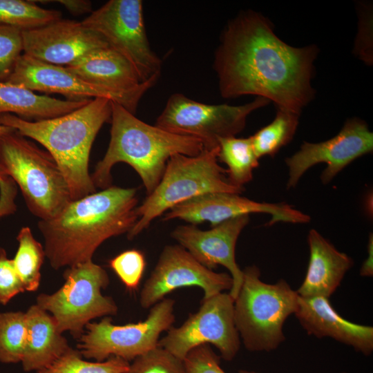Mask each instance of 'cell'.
<instances>
[{
    "label": "cell",
    "instance_id": "6da1fadb",
    "mask_svg": "<svg viewBox=\"0 0 373 373\" xmlns=\"http://www.w3.org/2000/svg\"><path fill=\"white\" fill-rule=\"evenodd\" d=\"M317 52L315 46L287 44L264 16L243 12L228 23L215 53L220 93L224 98L256 95L300 113L314 97L311 79Z\"/></svg>",
    "mask_w": 373,
    "mask_h": 373
},
{
    "label": "cell",
    "instance_id": "7a4b0ae2",
    "mask_svg": "<svg viewBox=\"0 0 373 373\" xmlns=\"http://www.w3.org/2000/svg\"><path fill=\"white\" fill-rule=\"evenodd\" d=\"M136 188L111 186L70 201L55 218L39 220L45 254L55 269L92 260L107 239L127 233L138 220Z\"/></svg>",
    "mask_w": 373,
    "mask_h": 373
},
{
    "label": "cell",
    "instance_id": "3957f363",
    "mask_svg": "<svg viewBox=\"0 0 373 373\" xmlns=\"http://www.w3.org/2000/svg\"><path fill=\"white\" fill-rule=\"evenodd\" d=\"M111 102L96 97L70 113L39 121L3 114L0 124L44 146L59 166L72 201L76 200L96 191L88 171L90 153L98 132L111 121Z\"/></svg>",
    "mask_w": 373,
    "mask_h": 373
},
{
    "label": "cell",
    "instance_id": "277c9868",
    "mask_svg": "<svg viewBox=\"0 0 373 373\" xmlns=\"http://www.w3.org/2000/svg\"><path fill=\"white\" fill-rule=\"evenodd\" d=\"M111 123L108 149L91 175L95 188L112 186L111 169L124 162L136 171L149 195L160 181L172 155L195 156L204 149L199 139L146 124L114 102H111Z\"/></svg>",
    "mask_w": 373,
    "mask_h": 373
},
{
    "label": "cell",
    "instance_id": "5b68a950",
    "mask_svg": "<svg viewBox=\"0 0 373 373\" xmlns=\"http://www.w3.org/2000/svg\"><path fill=\"white\" fill-rule=\"evenodd\" d=\"M0 173L18 184L29 210L40 220L55 218L72 201L53 157L15 129L0 137Z\"/></svg>",
    "mask_w": 373,
    "mask_h": 373
},
{
    "label": "cell",
    "instance_id": "8992f818",
    "mask_svg": "<svg viewBox=\"0 0 373 373\" xmlns=\"http://www.w3.org/2000/svg\"><path fill=\"white\" fill-rule=\"evenodd\" d=\"M242 271V284L234 300L240 338L251 352L276 350L285 340L283 325L297 310L298 294L284 279L274 284L264 283L255 265Z\"/></svg>",
    "mask_w": 373,
    "mask_h": 373
},
{
    "label": "cell",
    "instance_id": "52a82bcc",
    "mask_svg": "<svg viewBox=\"0 0 373 373\" xmlns=\"http://www.w3.org/2000/svg\"><path fill=\"white\" fill-rule=\"evenodd\" d=\"M218 149H204L195 156L172 155L157 186L137 207L138 220L128 232V239L133 240L156 218L175 205L198 195L209 193L240 194L244 189L232 185L226 169L219 164Z\"/></svg>",
    "mask_w": 373,
    "mask_h": 373
},
{
    "label": "cell",
    "instance_id": "ba28073f",
    "mask_svg": "<svg viewBox=\"0 0 373 373\" xmlns=\"http://www.w3.org/2000/svg\"><path fill=\"white\" fill-rule=\"evenodd\" d=\"M63 276L60 289L37 298V305L51 314L61 333L69 332L79 338L91 320L117 313L113 299L102 294L109 284L102 267L88 260L68 267Z\"/></svg>",
    "mask_w": 373,
    "mask_h": 373
},
{
    "label": "cell",
    "instance_id": "9c48e42d",
    "mask_svg": "<svg viewBox=\"0 0 373 373\" xmlns=\"http://www.w3.org/2000/svg\"><path fill=\"white\" fill-rule=\"evenodd\" d=\"M175 300L164 298L151 307L146 318L137 323L117 325L109 316L89 323L79 338V353L86 358L104 361L117 356L127 361L155 348L161 334L175 322Z\"/></svg>",
    "mask_w": 373,
    "mask_h": 373
},
{
    "label": "cell",
    "instance_id": "30bf717a",
    "mask_svg": "<svg viewBox=\"0 0 373 373\" xmlns=\"http://www.w3.org/2000/svg\"><path fill=\"white\" fill-rule=\"evenodd\" d=\"M269 102L257 97L240 106L211 105L174 93L169 97L155 125L174 134L198 138L204 149H213L218 147L220 139L240 133L248 115Z\"/></svg>",
    "mask_w": 373,
    "mask_h": 373
},
{
    "label": "cell",
    "instance_id": "8fae6325",
    "mask_svg": "<svg viewBox=\"0 0 373 373\" xmlns=\"http://www.w3.org/2000/svg\"><path fill=\"white\" fill-rule=\"evenodd\" d=\"M82 23L126 59L142 82L160 76L162 61L149 44L142 1L110 0Z\"/></svg>",
    "mask_w": 373,
    "mask_h": 373
},
{
    "label": "cell",
    "instance_id": "7c38bea8",
    "mask_svg": "<svg viewBox=\"0 0 373 373\" xmlns=\"http://www.w3.org/2000/svg\"><path fill=\"white\" fill-rule=\"evenodd\" d=\"M204 344L215 346L226 361L233 360L240 350L234 300L229 293L202 299L197 312L191 314L180 326H172L158 342V346L183 361L192 349Z\"/></svg>",
    "mask_w": 373,
    "mask_h": 373
},
{
    "label": "cell",
    "instance_id": "4fadbf2b",
    "mask_svg": "<svg viewBox=\"0 0 373 373\" xmlns=\"http://www.w3.org/2000/svg\"><path fill=\"white\" fill-rule=\"evenodd\" d=\"M373 150V133L365 121L347 119L339 133L324 142H303L300 149L285 159L288 167L287 189L294 188L313 166L325 163L321 181L327 184L356 159Z\"/></svg>",
    "mask_w": 373,
    "mask_h": 373
},
{
    "label": "cell",
    "instance_id": "5bb4252c",
    "mask_svg": "<svg viewBox=\"0 0 373 373\" xmlns=\"http://www.w3.org/2000/svg\"><path fill=\"white\" fill-rule=\"evenodd\" d=\"M232 278L227 273H218L195 260L179 245L165 246L140 295V304L149 309L174 290L198 287L209 298L232 287Z\"/></svg>",
    "mask_w": 373,
    "mask_h": 373
},
{
    "label": "cell",
    "instance_id": "9a60e30c",
    "mask_svg": "<svg viewBox=\"0 0 373 373\" xmlns=\"http://www.w3.org/2000/svg\"><path fill=\"white\" fill-rule=\"evenodd\" d=\"M251 213H266L271 216L267 225L283 222L305 224L309 216L285 202H260L238 193H209L180 203L163 214L162 220H182L197 225L209 222L215 227L228 220Z\"/></svg>",
    "mask_w": 373,
    "mask_h": 373
},
{
    "label": "cell",
    "instance_id": "2e32d148",
    "mask_svg": "<svg viewBox=\"0 0 373 373\" xmlns=\"http://www.w3.org/2000/svg\"><path fill=\"white\" fill-rule=\"evenodd\" d=\"M249 220V215H242L208 230L186 224L178 226L171 233V238L179 245L207 268L213 270L222 265L229 271L233 280L229 294L233 300L243 281V271L236 261V245Z\"/></svg>",
    "mask_w": 373,
    "mask_h": 373
},
{
    "label": "cell",
    "instance_id": "e0dca14e",
    "mask_svg": "<svg viewBox=\"0 0 373 373\" xmlns=\"http://www.w3.org/2000/svg\"><path fill=\"white\" fill-rule=\"evenodd\" d=\"M6 82L33 92L60 94L70 101L105 97L120 104L133 114L137 108V105L126 97L86 82L65 66L47 64L24 53L19 57L14 71Z\"/></svg>",
    "mask_w": 373,
    "mask_h": 373
},
{
    "label": "cell",
    "instance_id": "ac0fdd59",
    "mask_svg": "<svg viewBox=\"0 0 373 373\" xmlns=\"http://www.w3.org/2000/svg\"><path fill=\"white\" fill-rule=\"evenodd\" d=\"M23 53L39 61L67 66L88 52L108 46L99 33L82 21L60 19L22 31Z\"/></svg>",
    "mask_w": 373,
    "mask_h": 373
},
{
    "label": "cell",
    "instance_id": "d6986e66",
    "mask_svg": "<svg viewBox=\"0 0 373 373\" xmlns=\"http://www.w3.org/2000/svg\"><path fill=\"white\" fill-rule=\"evenodd\" d=\"M66 68L86 82L122 95L137 106L159 78L142 82L131 63L109 46L93 50Z\"/></svg>",
    "mask_w": 373,
    "mask_h": 373
},
{
    "label": "cell",
    "instance_id": "ffe728a7",
    "mask_svg": "<svg viewBox=\"0 0 373 373\" xmlns=\"http://www.w3.org/2000/svg\"><path fill=\"white\" fill-rule=\"evenodd\" d=\"M294 315L309 335L318 338H331L365 356L373 352V327L345 319L327 298L298 296Z\"/></svg>",
    "mask_w": 373,
    "mask_h": 373
},
{
    "label": "cell",
    "instance_id": "44dd1931",
    "mask_svg": "<svg viewBox=\"0 0 373 373\" xmlns=\"http://www.w3.org/2000/svg\"><path fill=\"white\" fill-rule=\"evenodd\" d=\"M309 259L305 277L296 292L301 297L329 298L354 265L352 258L338 251L317 230L307 236Z\"/></svg>",
    "mask_w": 373,
    "mask_h": 373
},
{
    "label": "cell",
    "instance_id": "7402d4cb",
    "mask_svg": "<svg viewBox=\"0 0 373 373\" xmlns=\"http://www.w3.org/2000/svg\"><path fill=\"white\" fill-rule=\"evenodd\" d=\"M27 336L21 360L24 371H38L53 363L71 347L54 318L37 304L26 312Z\"/></svg>",
    "mask_w": 373,
    "mask_h": 373
},
{
    "label": "cell",
    "instance_id": "603a6c76",
    "mask_svg": "<svg viewBox=\"0 0 373 373\" xmlns=\"http://www.w3.org/2000/svg\"><path fill=\"white\" fill-rule=\"evenodd\" d=\"M90 100H61L37 95L19 85L0 82V115L10 113L26 120L39 121L70 113Z\"/></svg>",
    "mask_w": 373,
    "mask_h": 373
},
{
    "label": "cell",
    "instance_id": "cb8c5ba5",
    "mask_svg": "<svg viewBox=\"0 0 373 373\" xmlns=\"http://www.w3.org/2000/svg\"><path fill=\"white\" fill-rule=\"evenodd\" d=\"M218 148V160L227 165L229 182L244 189V185L252 180L254 170L259 165L260 159L256 154L251 137L222 138Z\"/></svg>",
    "mask_w": 373,
    "mask_h": 373
},
{
    "label": "cell",
    "instance_id": "d4e9b609",
    "mask_svg": "<svg viewBox=\"0 0 373 373\" xmlns=\"http://www.w3.org/2000/svg\"><path fill=\"white\" fill-rule=\"evenodd\" d=\"M300 113L277 108L274 120L250 136L259 159L274 156L294 137L299 122Z\"/></svg>",
    "mask_w": 373,
    "mask_h": 373
},
{
    "label": "cell",
    "instance_id": "484cf974",
    "mask_svg": "<svg viewBox=\"0 0 373 373\" xmlns=\"http://www.w3.org/2000/svg\"><path fill=\"white\" fill-rule=\"evenodd\" d=\"M17 240L19 246L12 259L15 267L26 291H35L40 284V270L46 256L45 250L28 227L20 229Z\"/></svg>",
    "mask_w": 373,
    "mask_h": 373
},
{
    "label": "cell",
    "instance_id": "4316f807",
    "mask_svg": "<svg viewBox=\"0 0 373 373\" xmlns=\"http://www.w3.org/2000/svg\"><path fill=\"white\" fill-rule=\"evenodd\" d=\"M60 19V11L43 8L34 1L0 0V25L25 31L42 27Z\"/></svg>",
    "mask_w": 373,
    "mask_h": 373
},
{
    "label": "cell",
    "instance_id": "83f0119b",
    "mask_svg": "<svg viewBox=\"0 0 373 373\" xmlns=\"http://www.w3.org/2000/svg\"><path fill=\"white\" fill-rule=\"evenodd\" d=\"M26 336V313L0 314V361L5 363L21 362Z\"/></svg>",
    "mask_w": 373,
    "mask_h": 373
},
{
    "label": "cell",
    "instance_id": "f1b7e54d",
    "mask_svg": "<svg viewBox=\"0 0 373 373\" xmlns=\"http://www.w3.org/2000/svg\"><path fill=\"white\" fill-rule=\"evenodd\" d=\"M130 363L117 356L104 361H88L79 351L70 348L49 366L37 373H126Z\"/></svg>",
    "mask_w": 373,
    "mask_h": 373
},
{
    "label": "cell",
    "instance_id": "f546056e",
    "mask_svg": "<svg viewBox=\"0 0 373 373\" xmlns=\"http://www.w3.org/2000/svg\"><path fill=\"white\" fill-rule=\"evenodd\" d=\"M126 373H186L184 361L157 346L129 364Z\"/></svg>",
    "mask_w": 373,
    "mask_h": 373
},
{
    "label": "cell",
    "instance_id": "4dcf8cb0",
    "mask_svg": "<svg viewBox=\"0 0 373 373\" xmlns=\"http://www.w3.org/2000/svg\"><path fill=\"white\" fill-rule=\"evenodd\" d=\"M109 266L126 288L133 291L140 283L146 267V260L142 251L130 249L111 259Z\"/></svg>",
    "mask_w": 373,
    "mask_h": 373
},
{
    "label": "cell",
    "instance_id": "1f68e13d",
    "mask_svg": "<svg viewBox=\"0 0 373 373\" xmlns=\"http://www.w3.org/2000/svg\"><path fill=\"white\" fill-rule=\"evenodd\" d=\"M23 52L22 31L0 25V82L8 80Z\"/></svg>",
    "mask_w": 373,
    "mask_h": 373
},
{
    "label": "cell",
    "instance_id": "d6a6232c",
    "mask_svg": "<svg viewBox=\"0 0 373 373\" xmlns=\"http://www.w3.org/2000/svg\"><path fill=\"white\" fill-rule=\"evenodd\" d=\"M220 358L208 344L199 345L184 359L186 373H226L220 365Z\"/></svg>",
    "mask_w": 373,
    "mask_h": 373
},
{
    "label": "cell",
    "instance_id": "836d02e7",
    "mask_svg": "<svg viewBox=\"0 0 373 373\" xmlns=\"http://www.w3.org/2000/svg\"><path fill=\"white\" fill-rule=\"evenodd\" d=\"M26 291L16 271L13 260L7 258L3 249H0V303L6 305L19 293Z\"/></svg>",
    "mask_w": 373,
    "mask_h": 373
},
{
    "label": "cell",
    "instance_id": "e575fe53",
    "mask_svg": "<svg viewBox=\"0 0 373 373\" xmlns=\"http://www.w3.org/2000/svg\"><path fill=\"white\" fill-rule=\"evenodd\" d=\"M0 211L10 212L15 209L16 206L14 199L16 193V189L10 185L9 181H7L0 173Z\"/></svg>",
    "mask_w": 373,
    "mask_h": 373
},
{
    "label": "cell",
    "instance_id": "d590c367",
    "mask_svg": "<svg viewBox=\"0 0 373 373\" xmlns=\"http://www.w3.org/2000/svg\"><path fill=\"white\" fill-rule=\"evenodd\" d=\"M52 1L61 4L74 16H79L93 12L92 3L88 0H58Z\"/></svg>",
    "mask_w": 373,
    "mask_h": 373
},
{
    "label": "cell",
    "instance_id": "8d00e7d4",
    "mask_svg": "<svg viewBox=\"0 0 373 373\" xmlns=\"http://www.w3.org/2000/svg\"><path fill=\"white\" fill-rule=\"evenodd\" d=\"M363 18L361 17L360 28L358 31L357 44L356 45V49H357V53L363 59L364 55V41H365L366 33L370 32V25H372V19L370 20V15H363Z\"/></svg>",
    "mask_w": 373,
    "mask_h": 373
},
{
    "label": "cell",
    "instance_id": "74e56055",
    "mask_svg": "<svg viewBox=\"0 0 373 373\" xmlns=\"http://www.w3.org/2000/svg\"><path fill=\"white\" fill-rule=\"evenodd\" d=\"M360 276L372 277L373 276V236L370 233L367 243V257L363 261L360 269Z\"/></svg>",
    "mask_w": 373,
    "mask_h": 373
},
{
    "label": "cell",
    "instance_id": "f35d334b",
    "mask_svg": "<svg viewBox=\"0 0 373 373\" xmlns=\"http://www.w3.org/2000/svg\"><path fill=\"white\" fill-rule=\"evenodd\" d=\"M12 130H13V128L10 127V126H3V125L0 124V137L3 135L6 134L8 132L11 131Z\"/></svg>",
    "mask_w": 373,
    "mask_h": 373
},
{
    "label": "cell",
    "instance_id": "ab89813d",
    "mask_svg": "<svg viewBox=\"0 0 373 373\" xmlns=\"http://www.w3.org/2000/svg\"><path fill=\"white\" fill-rule=\"evenodd\" d=\"M238 373H261L260 372H257V371H254V370H244V369H242V370H240L238 371ZM339 373H347L345 372H339Z\"/></svg>",
    "mask_w": 373,
    "mask_h": 373
}]
</instances>
